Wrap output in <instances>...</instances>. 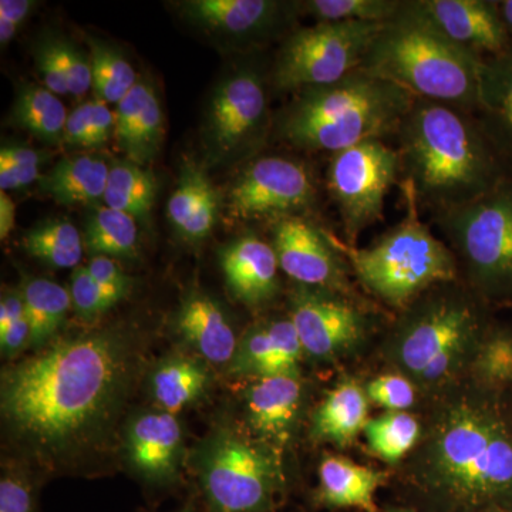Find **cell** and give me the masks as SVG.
Masks as SVG:
<instances>
[{"label":"cell","mask_w":512,"mask_h":512,"mask_svg":"<svg viewBox=\"0 0 512 512\" xmlns=\"http://www.w3.org/2000/svg\"><path fill=\"white\" fill-rule=\"evenodd\" d=\"M84 251L93 256L133 261L138 256L137 221L124 212L101 205L87 217L83 232Z\"/></svg>","instance_id":"obj_34"},{"label":"cell","mask_w":512,"mask_h":512,"mask_svg":"<svg viewBox=\"0 0 512 512\" xmlns=\"http://www.w3.org/2000/svg\"><path fill=\"white\" fill-rule=\"evenodd\" d=\"M481 62L434 29L414 0H404L399 15L377 32L362 69L397 84L416 99L439 101L473 114Z\"/></svg>","instance_id":"obj_6"},{"label":"cell","mask_w":512,"mask_h":512,"mask_svg":"<svg viewBox=\"0 0 512 512\" xmlns=\"http://www.w3.org/2000/svg\"><path fill=\"white\" fill-rule=\"evenodd\" d=\"M26 315L25 303L18 291H5L0 299V333L8 330L13 323Z\"/></svg>","instance_id":"obj_49"},{"label":"cell","mask_w":512,"mask_h":512,"mask_svg":"<svg viewBox=\"0 0 512 512\" xmlns=\"http://www.w3.org/2000/svg\"><path fill=\"white\" fill-rule=\"evenodd\" d=\"M28 349H32V326L25 315L8 330L0 333V352L3 359L13 362Z\"/></svg>","instance_id":"obj_47"},{"label":"cell","mask_w":512,"mask_h":512,"mask_svg":"<svg viewBox=\"0 0 512 512\" xmlns=\"http://www.w3.org/2000/svg\"><path fill=\"white\" fill-rule=\"evenodd\" d=\"M419 446L392 471L421 512L512 508V393L466 379L421 409Z\"/></svg>","instance_id":"obj_2"},{"label":"cell","mask_w":512,"mask_h":512,"mask_svg":"<svg viewBox=\"0 0 512 512\" xmlns=\"http://www.w3.org/2000/svg\"><path fill=\"white\" fill-rule=\"evenodd\" d=\"M32 326V350L45 348L59 338L72 308L69 289L40 276H25L19 288Z\"/></svg>","instance_id":"obj_30"},{"label":"cell","mask_w":512,"mask_h":512,"mask_svg":"<svg viewBox=\"0 0 512 512\" xmlns=\"http://www.w3.org/2000/svg\"><path fill=\"white\" fill-rule=\"evenodd\" d=\"M69 292L74 312L86 323L96 322L104 313L123 301L117 293L97 284L87 271L86 265L74 269L70 276Z\"/></svg>","instance_id":"obj_40"},{"label":"cell","mask_w":512,"mask_h":512,"mask_svg":"<svg viewBox=\"0 0 512 512\" xmlns=\"http://www.w3.org/2000/svg\"><path fill=\"white\" fill-rule=\"evenodd\" d=\"M269 234L279 268L292 284L365 298L345 256L333 245L330 229L322 227L318 220L285 218L269 225Z\"/></svg>","instance_id":"obj_15"},{"label":"cell","mask_w":512,"mask_h":512,"mask_svg":"<svg viewBox=\"0 0 512 512\" xmlns=\"http://www.w3.org/2000/svg\"><path fill=\"white\" fill-rule=\"evenodd\" d=\"M86 268L97 284L117 293L123 299L133 288V279L126 274L117 259L109 258V256H93L87 262Z\"/></svg>","instance_id":"obj_44"},{"label":"cell","mask_w":512,"mask_h":512,"mask_svg":"<svg viewBox=\"0 0 512 512\" xmlns=\"http://www.w3.org/2000/svg\"><path fill=\"white\" fill-rule=\"evenodd\" d=\"M306 357L289 316L258 320L239 338L229 363V376L256 380L264 377L301 375Z\"/></svg>","instance_id":"obj_20"},{"label":"cell","mask_w":512,"mask_h":512,"mask_svg":"<svg viewBox=\"0 0 512 512\" xmlns=\"http://www.w3.org/2000/svg\"><path fill=\"white\" fill-rule=\"evenodd\" d=\"M286 302V315L295 326L306 360L325 367L362 355L394 316L367 296L355 298L296 284Z\"/></svg>","instance_id":"obj_10"},{"label":"cell","mask_w":512,"mask_h":512,"mask_svg":"<svg viewBox=\"0 0 512 512\" xmlns=\"http://www.w3.org/2000/svg\"><path fill=\"white\" fill-rule=\"evenodd\" d=\"M382 512H421L410 505L403 503L386 504L382 508Z\"/></svg>","instance_id":"obj_53"},{"label":"cell","mask_w":512,"mask_h":512,"mask_svg":"<svg viewBox=\"0 0 512 512\" xmlns=\"http://www.w3.org/2000/svg\"><path fill=\"white\" fill-rule=\"evenodd\" d=\"M421 436L423 419L413 412H383L363 430L367 454L386 464L390 473L416 450Z\"/></svg>","instance_id":"obj_31"},{"label":"cell","mask_w":512,"mask_h":512,"mask_svg":"<svg viewBox=\"0 0 512 512\" xmlns=\"http://www.w3.org/2000/svg\"><path fill=\"white\" fill-rule=\"evenodd\" d=\"M116 117L109 104L104 101L92 100V133H90L89 148L104 146L114 136Z\"/></svg>","instance_id":"obj_48"},{"label":"cell","mask_w":512,"mask_h":512,"mask_svg":"<svg viewBox=\"0 0 512 512\" xmlns=\"http://www.w3.org/2000/svg\"><path fill=\"white\" fill-rule=\"evenodd\" d=\"M367 397L384 412L420 413L426 403L423 393L402 373L387 370L365 382Z\"/></svg>","instance_id":"obj_39"},{"label":"cell","mask_w":512,"mask_h":512,"mask_svg":"<svg viewBox=\"0 0 512 512\" xmlns=\"http://www.w3.org/2000/svg\"><path fill=\"white\" fill-rule=\"evenodd\" d=\"M110 165L93 156L67 157L40 177V188L60 205H104Z\"/></svg>","instance_id":"obj_29"},{"label":"cell","mask_w":512,"mask_h":512,"mask_svg":"<svg viewBox=\"0 0 512 512\" xmlns=\"http://www.w3.org/2000/svg\"><path fill=\"white\" fill-rule=\"evenodd\" d=\"M40 154L30 147L5 144L0 150V191L22 190L39 180Z\"/></svg>","instance_id":"obj_42"},{"label":"cell","mask_w":512,"mask_h":512,"mask_svg":"<svg viewBox=\"0 0 512 512\" xmlns=\"http://www.w3.org/2000/svg\"><path fill=\"white\" fill-rule=\"evenodd\" d=\"M220 264L229 293L252 311L268 308L282 292L274 248L254 232L225 245Z\"/></svg>","instance_id":"obj_21"},{"label":"cell","mask_w":512,"mask_h":512,"mask_svg":"<svg viewBox=\"0 0 512 512\" xmlns=\"http://www.w3.org/2000/svg\"><path fill=\"white\" fill-rule=\"evenodd\" d=\"M245 62L229 73L212 93L205 116L204 137L215 161L239 160L259 153L274 131L264 70Z\"/></svg>","instance_id":"obj_14"},{"label":"cell","mask_w":512,"mask_h":512,"mask_svg":"<svg viewBox=\"0 0 512 512\" xmlns=\"http://www.w3.org/2000/svg\"><path fill=\"white\" fill-rule=\"evenodd\" d=\"M495 150L512 167V47L480 66V89L473 113Z\"/></svg>","instance_id":"obj_26"},{"label":"cell","mask_w":512,"mask_h":512,"mask_svg":"<svg viewBox=\"0 0 512 512\" xmlns=\"http://www.w3.org/2000/svg\"><path fill=\"white\" fill-rule=\"evenodd\" d=\"M16 208L5 191H0V238H8L15 227Z\"/></svg>","instance_id":"obj_51"},{"label":"cell","mask_w":512,"mask_h":512,"mask_svg":"<svg viewBox=\"0 0 512 512\" xmlns=\"http://www.w3.org/2000/svg\"><path fill=\"white\" fill-rule=\"evenodd\" d=\"M114 143L138 165H147L160 153L164 138V116L151 84L138 80L114 110Z\"/></svg>","instance_id":"obj_25"},{"label":"cell","mask_w":512,"mask_h":512,"mask_svg":"<svg viewBox=\"0 0 512 512\" xmlns=\"http://www.w3.org/2000/svg\"><path fill=\"white\" fill-rule=\"evenodd\" d=\"M92 133V100L80 104L69 113L63 144L72 148H89Z\"/></svg>","instance_id":"obj_46"},{"label":"cell","mask_w":512,"mask_h":512,"mask_svg":"<svg viewBox=\"0 0 512 512\" xmlns=\"http://www.w3.org/2000/svg\"><path fill=\"white\" fill-rule=\"evenodd\" d=\"M45 39L52 49L63 79L66 80L69 94L83 96L89 92L93 83L90 57L84 55L82 50L77 49L72 42L55 33H49Z\"/></svg>","instance_id":"obj_41"},{"label":"cell","mask_w":512,"mask_h":512,"mask_svg":"<svg viewBox=\"0 0 512 512\" xmlns=\"http://www.w3.org/2000/svg\"><path fill=\"white\" fill-rule=\"evenodd\" d=\"M33 55H35L37 72L42 76L46 89L57 94V96L69 94L66 80L63 79L62 72L57 66L55 56H53L52 49H50L49 43L46 42L45 36L37 40Z\"/></svg>","instance_id":"obj_45"},{"label":"cell","mask_w":512,"mask_h":512,"mask_svg":"<svg viewBox=\"0 0 512 512\" xmlns=\"http://www.w3.org/2000/svg\"><path fill=\"white\" fill-rule=\"evenodd\" d=\"M370 403L365 382L345 375L323 393L309 414L308 440L313 446L348 450L369 423Z\"/></svg>","instance_id":"obj_22"},{"label":"cell","mask_w":512,"mask_h":512,"mask_svg":"<svg viewBox=\"0 0 512 512\" xmlns=\"http://www.w3.org/2000/svg\"><path fill=\"white\" fill-rule=\"evenodd\" d=\"M510 308H512V305L510 306Z\"/></svg>","instance_id":"obj_56"},{"label":"cell","mask_w":512,"mask_h":512,"mask_svg":"<svg viewBox=\"0 0 512 512\" xmlns=\"http://www.w3.org/2000/svg\"><path fill=\"white\" fill-rule=\"evenodd\" d=\"M383 25L336 22L293 29L276 52L272 87L278 92L298 93L339 82L362 69L367 50Z\"/></svg>","instance_id":"obj_11"},{"label":"cell","mask_w":512,"mask_h":512,"mask_svg":"<svg viewBox=\"0 0 512 512\" xmlns=\"http://www.w3.org/2000/svg\"><path fill=\"white\" fill-rule=\"evenodd\" d=\"M178 336L202 360L215 366H229L237 352L239 338L221 303L207 293H188L175 313Z\"/></svg>","instance_id":"obj_24"},{"label":"cell","mask_w":512,"mask_h":512,"mask_svg":"<svg viewBox=\"0 0 512 512\" xmlns=\"http://www.w3.org/2000/svg\"><path fill=\"white\" fill-rule=\"evenodd\" d=\"M478 512H512V508H488V510Z\"/></svg>","instance_id":"obj_55"},{"label":"cell","mask_w":512,"mask_h":512,"mask_svg":"<svg viewBox=\"0 0 512 512\" xmlns=\"http://www.w3.org/2000/svg\"><path fill=\"white\" fill-rule=\"evenodd\" d=\"M66 107L57 94L37 84H22L12 107L13 123L25 128L37 140L46 144L63 143L67 123Z\"/></svg>","instance_id":"obj_33"},{"label":"cell","mask_w":512,"mask_h":512,"mask_svg":"<svg viewBox=\"0 0 512 512\" xmlns=\"http://www.w3.org/2000/svg\"><path fill=\"white\" fill-rule=\"evenodd\" d=\"M241 403L242 426L284 457L295 446L303 427H308L312 410L303 373L248 380Z\"/></svg>","instance_id":"obj_16"},{"label":"cell","mask_w":512,"mask_h":512,"mask_svg":"<svg viewBox=\"0 0 512 512\" xmlns=\"http://www.w3.org/2000/svg\"><path fill=\"white\" fill-rule=\"evenodd\" d=\"M500 12L505 29H507L508 35H510L512 40V0H501Z\"/></svg>","instance_id":"obj_52"},{"label":"cell","mask_w":512,"mask_h":512,"mask_svg":"<svg viewBox=\"0 0 512 512\" xmlns=\"http://www.w3.org/2000/svg\"><path fill=\"white\" fill-rule=\"evenodd\" d=\"M124 451L131 470L147 484H174L184 463L183 424L165 410L138 412L124 426Z\"/></svg>","instance_id":"obj_17"},{"label":"cell","mask_w":512,"mask_h":512,"mask_svg":"<svg viewBox=\"0 0 512 512\" xmlns=\"http://www.w3.org/2000/svg\"><path fill=\"white\" fill-rule=\"evenodd\" d=\"M404 0H306L301 12L316 23L336 22H390L403 9Z\"/></svg>","instance_id":"obj_38"},{"label":"cell","mask_w":512,"mask_h":512,"mask_svg":"<svg viewBox=\"0 0 512 512\" xmlns=\"http://www.w3.org/2000/svg\"><path fill=\"white\" fill-rule=\"evenodd\" d=\"M390 143L399 154L397 188L412 192L430 218L478 200L512 174L473 114L439 101L414 100Z\"/></svg>","instance_id":"obj_3"},{"label":"cell","mask_w":512,"mask_h":512,"mask_svg":"<svg viewBox=\"0 0 512 512\" xmlns=\"http://www.w3.org/2000/svg\"><path fill=\"white\" fill-rule=\"evenodd\" d=\"M434 29L464 52L484 60L503 55L512 40L495 0H414Z\"/></svg>","instance_id":"obj_18"},{"label":"cell","mask_w":512,"mask_h":512,"mask_svg":"<svg viewBox=\"0 0 512 512\" xmlns=\"http://www.w3.org/2000/svg\"><path fill=\"white\" fill-rule=\"evenodd\" d=\"M414 100L397 84L359 69L339 82L295 93L276 114L274 133L293 150L330 156L363 141H392Z\"/></svg>","instance_id":"obj_5"},{"label":"cell","mask_w":512,"mask_h":512,"mask_svg":"<svg viewBox=\"0 0 512 512\" xmlns=\"http://www.w3.org/2000/svg\"><path fill=\"white\" fill-rule=\"evenodd\" d=\"M0 512H39L37 485L28 468L3 466L0 477Z\"/></svg>","instance_id":"obj_43"},{"label":"cell","mask_w":512,"mask_h":512,"mask_svg":"<svg viewBox=\"0 0 512 512\" xmlns=\"http://www.w3.org/2000/svg\"><path fill=\"white\" fill-rule=\"evenodd\" d=\"M205 512H278L289 493L285 457L241 423H220L192 454Z\"/></svg>","instance_id":"obj_8"},{"label":"cell","mask_w":512,"mask_h":512,"mask_svg":"<svg viewBox=\"0 0 512 512\" xmlns=\"http://www.w3.org/2000/svg\"><path fill=\"white\" fill-rule=\"evenodd\" d=\"M493 309L461 279L434 286L390 320L382 362L409 377L427 402L467 379L495 323Z\"/></svg>","instance_id":"obj_4"},{"label":"cell","mask_w":512,"mask_h":512,"mask_svg":"<svg viewBox=\"0 0 512 512\" xmlns=\"http://www.w3.org/2000/svg\"><path fill=\"white\" fill-rule=\"evenodd\" d=\"M22 248L50 268L76 269L83 258V235L66 218H50L25 232Z\"/></svg>","instance_id":"obj_35"},{"label":"cell","mask_w":512,"mask_h":512,"mask_svg":"<svg viewBox=\"0 0 512 512\" xmlns=\"http://www.w3.org/2000/svg\"><path fill=\"white\" fill-rule=\"evenodd\" d=\"M140 365V348L126 330L59 336L3 367V426L47 470L79 467L109 448Z\"/></svg>","instance_id":"obj_1"},{"label":"cell","mask_w":512,"mask_h":512,"mask_svg":"<svg viewBox=\"0 0 512 512\" xmlns=\"http://www.w3.org/2000/svg\"><path fill=\"white\" fill-rule=\"evenodd\" d=\"M392 480L389 470L363 466L342 454L326 453L318 466V485L311 494L319 510L382 512L376 503L380 488Z\"/></svg>","instance_id":"obj_23"},{"label":"cell","mask_w":512,"mask_h":512,"mask_svg":"<svg viewBox=\"0 0 512 512\" xmlns=\"http://www.w3.org/2000/svg\"><path fill=\"white\" fill-rule=\"evenodd\" d=\"M430 222L456 256L461 281L491 306L512 305V174L478 200Z\"/></svg>","instance_id":"obj_9"},{"label":"cell","mask_w":512,"mask_h":512,"mask_svg":"<svg viewBox=\"0 0 512 512\" xmlns=\"http://www.w3.org/2000/svg\"><path fill=\"white\" fill-rule=\"evenodd\" d=\"M319 204V181L311 165L281 154L252 157L227 194L228 217L239 222L318 220Z\"/></svg>","instance_id":"obj_13"},{"label":"cell","mask_w":512,"mask_h":512,"mask_svg":"<svg viewBox=\"0 0 512 512\" xmlns=\"http://www.w3.org/2000/svg\"><path fill=\"white\" fill-rule=\"evenodd\" d=\"M211 373L200 356L171 353L157 363L148 379V392L157 409L178 414L200 402L208 392Z\"/></svg>","instance_id":"obj_28"},{"label":"cell","mask_w":512,"mask_h":512,"mask_svg":"<svg viewBox=\"0 0 512 512\" xmlns=\"http://www.w3.org/2000/svg\"><path fill=\"white\" fill-rule=\"evenodd\" d=\"M157 192L156 174L133 161L116 160L110 165L104 205L124 212L136 221L148 222Z\"/></svg>","instance_id":"obj_32"},{"label":"cell","mask_w":512,"mask_h":512,"mask_svg":"<svg viewBox=\"0 0 512 512\" xmlns=\"http://www.w3.org/2000/svg\"><path fill=\"white\" fill-rule=\"evenodd\" d=\"M467 379L487 389L512 393V326L495 320L478 349Z\"/></svg>","instance_id":"obj_36"},{"label":"cell","mask_w":512,"mask_h":512,"mask_svg":"<svg viewBox=\"0 0 512 512\" xmlns=\"http://www.w3.org/2000/svg\"><path fill=\"white\" fill-rule=\"evenodd\" d=\"M221 210V195L200 165L184 164L180 181L168 200L171 225L187 241L210 237Z\"/></svg>","instance_id":"obj_27"},{"label":"cell","mask_w":512,"mask_h":512,"mask_svg":"<svg viewBox=\"0 0 512 512\" xmlns=\"http://www.w3.org/2000/svg\"><path fill=\"white\" fill-rule=\"evenodd\" d=\"M399 181V154L390 141H363L330 154L325 190L338 211L346 244L357 247L360 235L383 220L387 195Z\"/></svg>","instance_id":"obj_12"},{"label":"cell","mask_w":512,"mask_h":512,"mask_svg":"<svg viewBox=\"0 0 512 512\" xmlns=\"http://www.w3.org/2000/svg\"><path fill=\"white\" fill-rule=\"evenodd\" d=\"M399 190L406 214L367 247H352L330 231L360 291L393 315L434 286L461 279L456 256L423 221L412 192Z\"/></svg>","instance_id":"obj_7"},{"label":"cell","mask_w":512,"mask_h":512,"mask_svg":"<svg viewBox=\"0 0 512 512\" xmlns=\"http://www.w3.org/2000/svg\"><path fill=\"white\" fill-rule=\"evenodd\" d=\"M185 18L201 28L225 36L264 42L284 33L301 13V3L278 0H188L181 5Z\"/></svg>","instance_id":"obj_19"},{"label":"cell","mask_w":512,"mask_h":512,"mask_svg":"<svg viewBox=\"0 0 512 512\" xmlns=\"http://www.w3.org/2000/svg\"><path fill=\"white\" fill-rule=\"evenodd\" d=\"M174 512H195V505L192 503V501H188V503L185 504L183 508H180V510Z\"/></svg>","instance_id":"obj_54"},{"label":"cell","mask_w":512,"mask_h":512,"mask_svg":"<svg viewBox=\"0 0 512 512\" xmlns=\"http://www.w3.org/2000/svg\"><path fill=\"white\" fill-rule=\"evenodd\" d=\"M35 8V2L32 0H2L0 2V19L12 23L13 26L20 29L30 12Z\"/></svg>","instance_id":"obj_50"},{"label":"cell","mask_w":512,"mask_h":512,"mask_svg":"<svg viewBox=\"0 0 512 512\" xmlns=\"http://www.w3.org/2000/svg\"><path fill=\"white\" fill-rule=\"evenodd\" d=\"M89 45L94 97L119 104L138 82L133 66L119 49L103 40L90 37Z\"/></svg>","instance_id":"obj_37"}]
</instances>
